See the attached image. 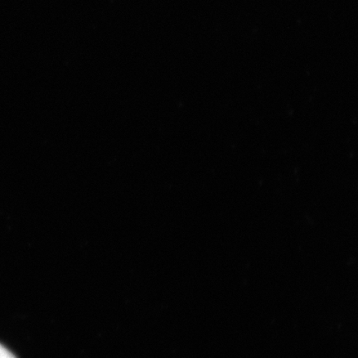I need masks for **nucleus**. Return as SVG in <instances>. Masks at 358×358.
Returning a JSON list of instances; mask_svg holds the SVG:
<instances>
[{
	"instance_id": "obj_1",
	"label": "nucleus",
	"mask_w": 358,
	"mask_h": 358,
	"mask_svg": "<svg viewBox=\"0 0 358 358\" xmlns=\"http://www.w3.org/2000/svg\"><path fill=\"white\" fill-rule=\"evenodd\" d=\"M0 358H17L8 349L0 344Z\"/></svg>"
}]
</instances>
